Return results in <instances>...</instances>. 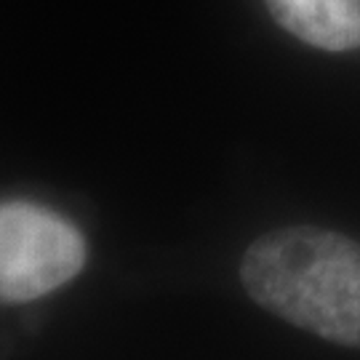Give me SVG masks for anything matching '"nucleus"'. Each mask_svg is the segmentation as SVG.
Here are the masks:
<instances>
[{
	"mask_svg": "<svg viewBox=\"0 0 360 360\" xmlns=\"http://www.w3.org/2000/svg\"><path fill=\"white\" fill-rule=\"evenodd\" d=\"M245 294L296 328L360 347V243L323 227H281L248 245Z\"/></svg>",
	"mask_w": 360,
	"mask_h": 360,
	"instance_id": "1",
	"label": "nucleus"
},
{
	"mask_svg": "<svg viewBox=\"0 0 360 360\" xmlns=\"http://www.w3.org/2000/svg\"><path fill=\"white\" fill-rule=\"evenodd\" d=\"M83 235L49 208L0 203V302H30L83 270Z\"/></svg>",
	"mask_w": 360,
	"mask_h": 360,
	"instance_id": "2",
	"label": "nucleus"
},
{
	"mask_svg": "<svg viewBox=\"0 0 360 360\" xmlns=\"http://www.w3.org/2000/svg\"><path fill=\"white\" fill-rule=\"evenodd\" d=\"M272 19L323 51L360 49V0H264Z\"/></svg>",
	"mask_w": 360,
	"mask_h": 360,
	"instance_id": "3",
	"label": "nucleus"
}]
</instances>
